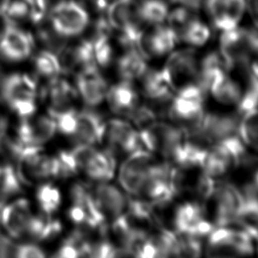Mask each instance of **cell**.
I'll return each instance as SVG.
<instances>
[{"label": "cell", "mask_w": 258, "mask_h": 258, "mask_svg": "<svg viewBox=\"0 0 258 258\" xmlns=\"http://www.w3.org/2000/svg\"><path fill=\"white\" fill-rule=\"evenodd\" d=\"M0 94L5 105L18 118L36 113L38 87L35 80L25 73H13L2 82Z\"/></svg>", "instance_id": "obj_1"}, {"label": "cell", "mask_w": 258, "mask_h": 258, "mask_svg": "<svg viewBox=\"0 0 258 258\" xmlns=\"http://www.w3.org/2000/svg\"><path fill=\"white\" fill-rule=\"evenodd\" d=\"M16 173L25 185H38L56 178V163L54 155L46 154L42 147L23 149L18 156Z\"/></svg>", "instance_id": "obj_2"}, {"label": "cell", "mask_w": 258, "mask_h": 258, "mask_svg": "<svg viewBox=\"0 0 258 258\" xmlns=\"http://www.w3.org/2000/svg\"><path fill=\"white\" fill-rule=\"evenodd\" d=\"M52 31L64 38L80 35L89 24L86 9L73 0H61L54 4L47 13Z\"/></svg>", "instance_id": "obj_3"}, {"label": "cell", "mask_w": 258, "mask_h": 258, "mask_svg": "<svg viewBox=\"0 0 258 258\" xmlns=\"http://www.w3.org/2000/svg\"><path fill=\"white\" fill-rule=\"evenodd\" d=\"M156 162L150 151L142 149L129 153L119 169V182L129 194L138 196L151 166Z\"/></svg>", "instance_id": "obj_4"}, {"label": "cell", "mask_w": 258, "mask_h": 258, "mask_svg": "<svg viewBox=\"0 0 258 258\" xmlns=\"http://www.w3.org/2000/svg\"><path fill=\"white\" fill-rule=\"evenodd\" d=\"M212 200L215 201V227H229L236 224L237 217L244 205L240 188L229 181H221L217 184Z\"/></svg>", "instance_id": "obj_5"}, {"label": "cell", "mask_w": 258, "mask_h": 258, "mask_svg": "<svg viewBox=\"0 0 258 258\" xmlns=\"http://www.w3.org/2000/svg\"><path fill=\"white\" fill-rule=\"evenodd\" d=\"M33 215L29 201L24 198H16L5 204L0 214V227L4 235L14 240L27 236Z\"/></svg>", "instance_id": "obj_6"}, {"label": "cell", "mask_w": 258, "mask_h": 258, "mask_svg": "<svg viewBox=\"0 0 258 258\" xmlns=\"http://www.w3.org/2000/svg\"><path fill=\"white\" fill-rule=\"evenodd\" d=\"M40 99L48 114L54 117L64 111L76 109V102L80 98L74 85L56 77L47 81L40 92Z\"/></svg>", "instance_id": "obj_7"}, {"label": "cell", "mask_w": 258, "mask_h": 258, "mask_svg": "<svg viewBox=\"0 0 258 258\" xmlns=\"http://www.w3.org/2000/svg\"><path fill=\"white\" fill-rule=\"evenodd\" d=\"M167 83L173 91L189 83H195L199 72V63L190 50H180L172 53L161 70Z\"/></svg>", "instance_id": "obj_8"}, {"label": "cell", "mask_w": 258, "mask_h": 258, "mask_svg": "<svg viewBox=\"0 0 258 258\" xmlns=\"http://www.w3.org/2000/svg\"><path fill=\"white\" fill-rule=\"evenodd\" d=\"M34 48L32 35L12 24L4 27L0 33V55L11 62H20L27 59Z\"/></svg>", "instance_id": "obj_9"}, {"label": "cell", "mask_w": 258, "mask_h": 258, "mask_svg": "<svg viewBox=\"0 0 258 258\" xmlns=\"http://www.w3.org/2000/svg\"><path fill=\"white\" fill-rule=\"evenodd\" d=\"M104 139H106L108 143L107 149L112 151L115 155L119 154V152L129 154L143 148L139 133L134 130L129 122L119 118L111 119L106 122Z\"/></svg>", "instance_id": "obj_10"}, {"label": "cell", "mask_w": 258, "mask_h": 258, "mask_svg": "<svg viewBox=\"0 0 258 258\" xmlns=\"http://www.w3.org/2000/svg\"><path fill=\"white\" fill-rule=\"evenodd\" d=\"M79 98L88 106H97L106 98L108 85L97 66L88 67L77 73L76 84Z\"/></svg>", "instance_id": "obj_11"}, {"label": "cell", "mask_w": 258, "mask_h": 258, "mask_svg": "<svg viewBox=\"0 0 258 258\" xmlns=\"http://www.w3.org/2000/svg\"><path fill=\"white\" fill-rule=\"evenodd\" d=\"M92 196L105 219L113 220L126 213L128 198L119 187L107 183V181L99 182L94 188Z\"/></svg>", "instance_id": "obj_12"}, {"label": "cell", "mask_w": 258, "mask_h": 258, "mask_svg": "<svg viewBox=\"0 0 258 258\" xmlns=\"http://www.w3.org/2000/svg\"><path fill=\"white\" fill-rule=\"evenodd\" d=\"M106 122L103 117L93 111L78 112V124L73 135L77 144L95 145L104 140Z\"/></svg>", "instance_id": "obj_13"}, {"label": "cell", "mask_w": 258, "mask_h": 258, "mask_svg": "<svg viewBox=\"0 0 258 258\" xmlns=\"http://www.w3.org/2000/svg\"><path fill=\"white\" fill-rule=\"evenodd\" d=\"M105 99L114 113L127 116L139 105L137 92L131 82L123 80L108 88Z\"/></svg>", "instance_id": "obj_14"}, {"label": "cell", "mask_w": 258, "mask_h": 258, "mask_svg": "<svg viewBox=\"0 0 258 258\" xmlns=\"http://www.w3.org/2000/svg\"><path fill=\"white\" fill-rule=\"evenodd\" d=\"M144 97L157 104H166L172 99V89L162 71L146 70L140 78Z\"/></svg>", "instance_id": "obj_15"}, {"label": "cell", "mask_w": 258, "mask_h": 258, "mask_svg": "<svg viewBox=\"0 0 258 258\" xmlns=\"http://www.w3.org/2000/svg\"><path fill=\"white\" fill-rule=\"evenodd\" d=\"M205 210L198 202H186L179 205L174 212V231L180 235H191L196 226L205 219Z\"/></svg>", "instance_id": "obj_16"}, {"label": "cell", "mask_w": 258, "mask_h": 258, "mask_svg": "<svg viewBox=\"0 0 258 258\" xmlns=\"http://www.w3.org/2000/svg\"><path fill=\"white\" fill-rule=\"evenodd\" d=\"M61 231V224L58 220L53 219L52 215L34 214L27 232V236L38 241L48 240Z\"/></svg>", "instance_id": "obj_17"}, {"label": "cell", "mask_w": 258, "mask_h": 258, "mask_svg": "<svg viewBox=\"0 0 258 258\" xmlns=\"http://www.w3.org/2000/svg\"><path fill=\"white\" fill-rule=\"evenodd\" d=\"M35 201L41 213L53 215L61 206L62 196L55 184L45 181L36 185Z\"/></svg>", "instance_id": "obj_18"}, {"label": "cell", "mask_w": 258, "mask_h": 258, "mask_svg": "<svg viewBox=\"0 0 258 258\" xmlns=\"http://www.w3.org/2000/svg\"><path fill=\"white\" fill-rule=\"evenodd\" d=\"M117 70L121 80L132 82L144 75L147 66L138 51L129 50L119 58Z\"/></svg>", "instance_id": "obj_19"}, {"label": "cell", "mask_w": 258, "mask_h": 258, "mask_svg": "<svg viewBox=\"0 0 258 258\" xmlns=\"http://www.w3.org/2000/svg\"><path fill=\"white\" fill-rule=\"evenodd\" d=\"M210 92L221 104L237 105L243 91L239 84L226 74L213 85Z\"/></svg>", "instance_id": "obj_20"}, {"label": "cell", "mask_w": 258, "mask_h": 258, "mask_svg": "<svg viewBox=\"0 0 258 258\" xmlns=\"http://www.w3.org/2000/svg\"><path fill=\"white\" fill-rule=\"evenodd\" d=\"M33 69L39 77L46 81L58 77L62 71L60 58L51 50L39 51L33 58Z\"/></svg>", "instance_id": "obj_21"}, {"label": "cell", "mask_w": 258, "mask_h": 258, "mask_svg": "<svg viewBox=\"0 0 258 258\" xmlns=\"http://www.w3.org/2000/svg\"><path fill=\"white\" fill-rule=\"evenodd\" d=\"M238 131L244 144L258 151V108L240 116Z\"/></svg>", "instance_id": "obj_22"}, {"label": "cell", "mask_w": 258, "mask_h": 258, "mask_svg": "<svg viewBox=\"0 0 258 258\" xmlns=\"http://www.w3.org/2000/svg\"><path fill=\"white\" fill-rule=\"evenodd\" d=\"M236 224L258 241V201L244 202Z\"/></svg>", "instance_id": "obj_23"}, {"label": "cell", "mask_w": 258, "mask_h": 258, "mask_svg": "<svg viewBox=\"0 0 258 258\" xmlns=\"http://www.w3.org/2000/svg\"><path fill=\"white\" fill-rule=\"evenodd\" d=\"M21 181L16 173L15 168L10 164L1 166L0 172V202L14 197L21 191Z\"/></svg>", "instance_id": "obj_24"}, {"label": "cell", "mask_w": 258, "mask_h": 258, "mask_svg": "<svg viewBox=\"0 0 258 258\" xmlns=\"http://www.w3.org/2000/svg\"><path fill=\"white\" fill-rule=\"evenodd\" d=\"M202 254V243L200 238L189 235L178 234L176 255L178 257H199Z\"/></svg>", "instance_id": "obj_25"}, {"label": "cell", "mask_w": 258, "mask_h": 258, "mask_svg": "<svg viewBox=\"0 0 258 258\" xmlns=\"http://www.w3.org/2000/svg\"><path fill=\"white\" fill-rule=\"evenodd\" d=\"M217 184L218 183L214 177L202 171V173L198 175L192 187L196 195L202 201H210L214 197Z\"/></svg>", "instance_id": "obj_26"}, {"label": "cell", "mask_w": 258, "mask_h": 258, "mask_svg": "<svg viewBox=\"0 0 258 258\" xmlns=\"http://www.w3.org/2000/svg\"><path fill=\"white\" fill-rule=\"evenodd\" d=\"M56 124V130L66 136H71L76 132L78 124V111L71 109L53 117Z\"/></svg>", "instance_id": "obj_27"}, {"label": "cell", "mask_w": 258, "mask_h": 258, "mask_svg": "<svg viewBox=\"0 0 258 258\" xmlns=\"http://www.w3.org/2000/svg\"><path fill=\"white\" fill-rule=\"evenodd\" d=\"M128 116L139 129H143L156 121V111L146 105H138Z\"/></svg>", "instance_id": "obj_28"}, {"label": "cell", "mask_w": 258, "mask_h": 258, "mask_svg": "<svg viewBox=\"0 0 258 258\" xmlns=\"http://www.w3.org/2000/svg\"><path fill=\"white\" fill-rule=\"evenodd\" d=\"M93 43V51H94V59L97 66L106 68L111 63L112 60V48L107 42V40L101 36L96 39Z\"/></svg>", "instance_id": "obj_29"}, {"label": "cell", "mask_w": 258, "mask_h": 258, "mask_svg": "<svg viewBox=\"0 0 258 258\" xmlns=\"http://www.w3.org/2000/svg\"><path fill=\"white\" fill-rule=\"evenodd\" d=\"M13 255L15 257H20V258H31V257H44L45 252L39 248L38 246L30 243H25V244H20L18 245L14 251Z\"/></svg>", "instance_id": "obj_30"}, {"label": "cell", "mask_w": 258, "mask_h": 258, "mask_svg": "<svg viewBox=\"0 0 258 258\" xmlns=\"http://www.w3.org/2000/svg\"><path fill=\"white\" fill-rule=\"evenodd\" d=\"M207 38H208V31L203 27L191 28L189 31H187L185 36L186 41L195 45L203 44L207 40Z\"/></svg>", "instance_id": "obj_31"}, {"label": "cell", "mask_w": 258, "mask_h": 258, "mask_svg": "<svg viewBox=\"0 0 258 258\" xmlns=\"http://www.w3.org/2000/svg\"><path fill=\"white\" fill-rule=\"evenodd\" d=\"M249 78L258 84V61L253 62L249 67Z\"/></svg>", "instance_id": "obj_32"}, {"label": "cell", "mask_w": 258, "mask_h": 258, "mask_svg": "<svg viewBox=\"0 0 258 258\" xmlns=\"http://www.w3.org/2000/svg\"><path fill=\"white\" fill-rule=\"evenodd\" d=\"M252 181L258 186V169L254 172V175H253V179H252Z\"/></svg>", "instance_id": "obj_33"}, {"label": "cell", "mask_w": 258, "mask_h": 258, "mask_svg": "<svg viewBox=\"0 0 258 258\" xmlns=\"http://www.w3.org/2000/svg\"><path fill=\"white\" fill-rule=\"evenodd\" d=\"M0 172H1V166H0Z\"/></svg>", "instance_id": "obj_34"}]
</instances>
